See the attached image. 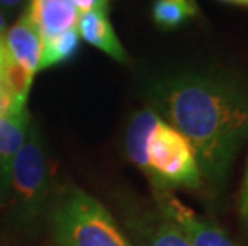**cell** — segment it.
<instances>
[{
  "mask_svg": "<svg viewBox=\"0 0 248 246\" xmlns=\"http://www.w3.org/2000/svg\"><path fill=\"white\" fill-rule=\"evenodd\" d=\"M78 46H80V35L76 28L44 39L42 40L39 71L69 62L77 55Z\"/></svg>",
  "mask_w": 248,
  "mask_h": 246,
  "instance_id": "11",
  "label": "cell"
},
{
  "mask_svg": "<svg viewBox=\"0 0 248 246\" xmlns=\"http://www.w3.org/2000/svg\"><path fill=\"white\" fill-rule=\"evenodd\" d=\"M5 32H7V21H5V16H3L2 10H0V42L3 40Z\"/></svg>",
  "mask_w": 248,
  "mask_h": 246,
  "instance_id": "17",
  "label": "cell"
},
{
  "mask_svg": "<svg viewBox=\"0 0 248 246\" xmlns=\"http://www.w3.org/2000/svg\"><path fill=\"white\" fill-rule=\"evenodd\" d=\"M76 7L77 13H88V12H106L109 13V2L110 0H71Z\"/></svg>",
  "mask_w": 248,
  "mask_h": 246,
  "instance_id": "13",
  "label": "cell"
},
{
  "mask_svg": "<svg viewBox=\"0 0 248 246\" xmlns=\"http://www.w3.org/2000/svg\"><path fill=\"white\" fill-rule=\"evenodd\" d=\"M157 206L176 224L191 246H237L218 224L200 216L170 192L157 193Z\"/></svg>",
  "mask_w": 248,
  "mask_h": 246,
  "instance_id": "5",
  "label": "cell"
},
{
  "mask_svg": "<svg viewBox=\"0 0 248 246\" xmlns=\"http://www.w3.org/2000/svg\"><path fill=\"white\" fill-rule=\"evenodd\" d=\"M239 214H240V221L244 224V227L248 229V159H247L245 176H244V181H242V187L239 193Z\"/></svg>",
  "mask_w": 248,
  "mask_h": 246,
  "instance_id": "14",
  "label": "cell"
},
{
  "mask_svg": "<svg viewBox=\"0 0 248 246\" xmlns=\"http://www.w3.org/2000/svg\"><path fill=\"white\" fill-rule=\"evenodd\" d=\"M26 10L42 40L74 29L78 21V13L71 0H29Z\"/></svg>",
  "mask_w": 248,
  "mask_h": 246,
  "instance_id": "8",
  "label": "cell"
},
{
  "mask_svg": "<svg viewBox=\"0 0 248 246\" xmlns=\"http://www.w3.org/2000/svg\"><path fill=\"white\" fill-rule=\"evenodd\" d=\"M133 235L135 246H191L176 224L159 209L135 219Z\"/></svg>",
  "mask_w": 248,
  "mask_h": 246,
  "instance_id": "10",
  "label": "cell"
},
{
  "mask_svg": "<svg viewBox=\"0 0 248 246\" xmlns=\"http://www.w3.org/2000/svg\"><path fill=\"white\" fill-rule=\"evenodd\" d=\"M151 95V109L192 145L203 184L219 192L248 139V90L229 77L181 72Z\"/></svg>",
  "mask_w": 248,
  "mask_h": 246,
  "instance_id": "1",
  "label": "cell"
},
{
  "mask_svg": "<svg viewBox=\"0 0 248 246\" xmlns=\"http://www.w3.org/2000/svg\"><path fill=\"white\" fill-rule=\"evenodd\" d=\"M24 2L26 0H0V10H2V13L12 14L15 10H18Z\"/></svg>",
  "mask_w": 248,
  "mask_h": 246,
  "instance_id": "15",
  "label": "cell"
},
{
  "mask_svg": "<svg viewBox=\"0 0 248 246\" xmlns=\"http://www.w3.org/2000/svg\"><path fill=\"white\" fill-rule=\"evenodd\" d=\"M125 150L128 160L149 177L159 192L203 186L192 145L154 109H142L131 117Z\"/></svg>",
  "mask_w": 248,
  "mask_h": 246,
  "instance_id": "2",
  "label": "cell"
},
{
  "mask_svg": "<svg viewBox=\"0 0 248 246\" xmlns=\"http://www.w3.org/2000/svg\"><path fill=\"white\" fill-rule=\"evenodd\" d=\"M48 208L58 246H135L108 208L78 187L61 192Z\"/></svg>",
  "mask_w": 248,
  "mask_h": 246,
  "instance_id": "3",
  "label": "cell"
},
{
  "mask_svg": "<svg viewBox=\"0 0 248 246\" xmlns=\"http://www.w3.org/2000/svg\"><path fill=\"white\" fill-rule=\"evenodd\" d=\"M178 2L186 5V7L191 10L194 14H199V7H197V2H195V0H178Z\"/></svg>",
  "mask_w": 248,
  "mask_h": 246,
  "instance_id": "16",
  "label": "cell"
},
{
  "mask_svg": "<svg viewBox=\"0 0 248 246\" xmlns=\"http://www.w3.org/2000/svg\"><path fill=\"white\" fill-rule=\"evenodd\" d=\"M78 35L87 40L90 45L96 46L104 51L108 56L119 62H126L128 56L120 43V40L115 34L109 21V13L106 12H88L83 13L77 21L76 26Z\"/></svg>",
  "mask_w": 248,
  "mask_h": 246,
  "instance_id": "9",
  "label": "cell"
},
{
  "mask_svg": "<svg viewBox=\"0 0 248 246\" xmlns=\"http://www.w3.org/2000/svg\"><path fill=\"white\" fill-rule=\"evenodd\" d=\"M29 127L28 109L15 114H0V200L5 198L12 163L28 138Z\"/></svg>",
  "mask_w": 248,
  "mask_h": 246,
  "instance_id": "7",
  "label": "cell"
},
{
  "mask_svg": "<svg viewBox=\"0 0 248 246\" xmlns=\"http://www.w3.org/2000/svg\"><path fill=\"white\" fill-rule=\"evenodd\" d=\"M192 16L195 14L178 0H154L152 3V19L162 30L178 29Z\"/></svg>",
  "mask_w": 248,
  "mask_h": 246,
  "instance_id": "12",
  "label": "cell"
},
{
  "mask_svg": "<svg viewBox=\"0 0 248 246\" xmlns=\"http://www.w3.org/2000/svg\"><path fill=\"white\" fill-rule=\"evenodd\" d=\"M51 186L53 170L50 157L39 128L31 122L28 138L12 163L8 187L5 192L15 221L21 226L35 222L50 206Z\"/></svg>",
  "mask_w": 248,
  "mask_h": 246,
  "instance_id": "4",
  "label": "cell"
},
{
  "mask_svg": "<svg viewBox=\"0 0 248 246\" xmlns=\"http://www.w3.org/2000/svg\"><path fill=\"white\" fill-rule=\"evenodd\" d=\"M3 43L13 59L24 71L35 75L42 53V37L28 10H24L16 23L5 32Z\"/></svg>",
  "mask_w": 248,
  "mask_h": 246,
  "instance_id": "6",
  "label": "cell"
},
{
  "mask_svg": "<svg viewBox=\"0 0 248 246\" xmlns=\"http://www.w3.org/2000/svg\"><path fill=\"white\" fill-rule=\"evenodd\" d=\"M219 2L231 3V5H239V7H248V0H219Z\"/></svg>",
  "mask_w": 248,
  "mask_h": 246,
  "instance_id": "18",
  "label": "cell"
}]
</instances>
